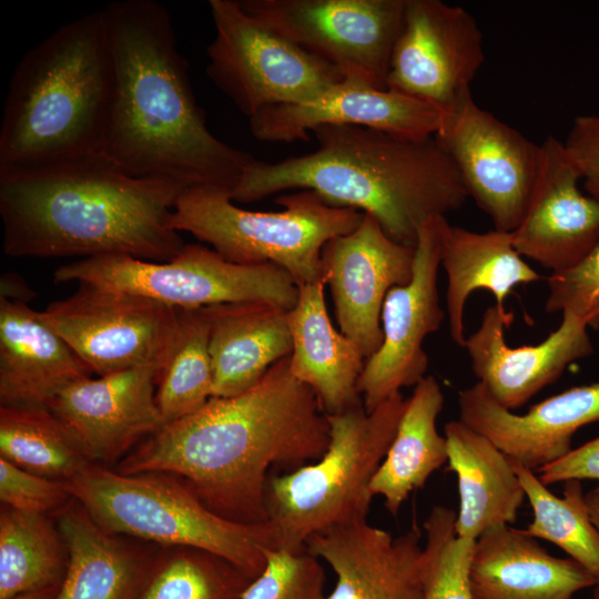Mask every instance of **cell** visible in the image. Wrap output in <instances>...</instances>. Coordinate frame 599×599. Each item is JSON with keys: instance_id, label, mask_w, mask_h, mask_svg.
I'll list each match as a JSON object with an SVG mask.
<instances>
[{"instance_id": "cell-1", "label": "cell", "mask_w": 599, "mask_h": 599, "mask_svg": "<svg viewBox=\"0 0 599 599\" xmlns=\"http://www.w3.org/2000/svg\"><path fill=\"white\" fill-rule=\"evenodd\" d=\"M328 445L327 415L287 356L250 389L164 424L113 468L175 475L219 516L256 525L267 522L270 469L314 463Z\"/></svg>"}, {"instance_id": "cell-2", "label": "cell", "mask_w": 599, "mask_h": 599, "mask_svg": "<svg viewBox=\"0 0 599 599\" xmlns=\"http://www.w3.org/2000/svg\"><path fill=\"white\" fill-rule=\"evenodd\" d=\"M103 12L114 91L101 154L132 176L231 191L254 158L206 126L169 10L154 0H123Z\"/></svg>"}, {"instance_id": "cell-3", "label": "cell", "mask_w": 599, "mask_h": 599, "mask_svg": "<svg viewBox=\"0 0 599 599\" xmlns=\"http://www.w3.org/2000/svg\"><path fill=\"white\" fill-rule=\"evenodd\" d=\"M184 190L172 181L132 176L103 155L0 174L2 248L12 257L167 262L185 245L170 224Z\"/></svg>"}, {"instance_id": "cell-4", "label": "cell", "mask_w": 599, "mask_h": 599, "mask_svg": "<svg viewBox=\"0 0 599 599\" xmlns=\"http://www.w3.org/2000/svg\"><path fill=\"white\" fill-rule=\"evenodd\" d=\"M313 152L278 162L254 159L230 191L235 203L311 190L334 206L374 217L394 241L415 247L422 226L460 209L461 176L436 135L416 138L356 125L312 132Z\"/></svg>"}, {"instance_id": "cell-5", "label": "cell", "mask_w": 599, "mask_h": 599, "mask_svg": "<svg viewBox=\"0 0 599 599\" xmlns=\"http://www.w3.org/2000/svg\"><path fill=\"white\" fill-rule=\"evenodd\" d=\"M114 91L105 14L54 30L16 65L0 128V174L101 154Z\"/></svg>"}, {"instance_id": "cell-6", "label": "cell", "mask_w": 599, "mask_h": 599, "mask_svg": "<svg viewBox=\"0 0 599 599\" xmlns=\"http://www.w3.org/2000/svg\"><path fill=\"white\" fill-rule=\"evenodd\" d=\"M71 496L104 530L159 547H193L232 562L252 579L275 549L267 522L246 525L212 511L180 477L121 474L91 464L65 480Z\"/></svg>"}, {"instance_id": "cell-7", "label": "cell", "mask_w": 599, "mask_h": 599, "mask_svg": "<svg viewBox=\"0 0 599 599\" xmlns=\"http://www.w3.org/2000/svg\"><path fill=\"white\" fill-rule=\"evenodd\" d=\"M406 399L398 393L367 412L364 404L327 415L329 445L316 461L268 478L267 524L275 549L305 550L336 526L367 521L372 479L396 434Z\"/></svg>"}, {"instance_id": "cell-8", "label": "cell", "mask_w": 599, "mask_h": 599, "mask_svg": "<svg viewBox=\"0 0 599 599\" xmlns=\"http://www.w3.org/2000/svg\"><path fill=\"white\" fill-rule=\"evenodd\" d=\"M275 203L283 210L248 211L234 204L229 189L197 185L181 192L170 224L232 263L278 265L301 286L321 278L324 245L354 231L364 215L329 205L311 190L282 194Z\"/></svg>"}, {"instance_id": "cell-9", "label": "cell", "mask_w": 599, "mask_h": 599, "mask_svg": "<svg viewBox=\"0 0 599 599\" xmlns=\"http://www.w3.org/2000/svg\"><path fill=\"white\" fill-rule=\"evenodd\" d=\"M54 281L130 292L181 309L266 302L291 311L298 300V286L281 266L232 263L201 244H185L167 262L128 255L81 258L59 267Z\"/></svg>"}, {"instance_id": "cell-10", "label": "cell", "mask_w": 599, "mask_h": 599, "mask_svg": "<svg viewBox=\"0 0 599 599\" xmlns=\"http://www.w3.org/2000/svg\"><path fill=\"white\" fill-rule=\"evenodd\" d=\"M215 35L206 73L248 119L262 110L311 100L341 82L329 64L248 14L238 0H210Z\"/></svg>"}, {"instance_id": "cell-11", "label": "cell", "mask_w": 599, "mask_h": 599, "mask_svg": "<svg viewBox=\"0 0 599 599\" xmlns=\"http://www.w3.org/2000/svg\"><path fill=\"white\" fill-rule=\"evenodd\" d=\"M343 79L386 89L407 0H238Z\"/></svg>"}, {"instance_id": "cell-12", "label": "cell", "mask_w": 599, "mask_h": 599, "mask_svg": "<svg viewBox=\"0 0 599 599\" xmlns=\"http://www.w3.org/2000/svg\"><path fill=\"white\" fill-rule=\"evenodd\" d=\"M180 309L139 294L80 284L72 295L50 303L40 317L91 373L105 376L160 365Z\"/></svg>"}, {"instance_id": "cell-13", "label": "cell", "mask_w": 599, "mask_h": 599, "mask_svg": "<svg viewBox=\"0 0 599 599\" xmlns=\"http://www.w3.org/2000/svg\"><path fill=\"white\" fill-rule=\"evenodd\" d=\"M436 138L454 161L468 197L495 230L512 232L539 173L541 144L479 106L470 90L444 112Z\"/></svg>"}, {"instance_id": "cell-14", "label": "cell", "mask_w": 599, "mask_h": 599, "mask_svg": "<svg viewBox=\"0 0 599 599\" xmlns=\"http://www.w3.org/2000/svg\"><path fill=\"white\" fill-rule=\"evenodd\" d=\"M484 61L483 33L465 8L440 0H407L386 89L444 113L470 90Z\"/></svg>"}, {"instance_id": "cell-15", "label": "cell", "mask_w": 599, "mask_h": 599, "mask_svg": "<svg viewBox=\"0 0 599 599\" xmlns=\"http://www.w3.org/2000/svg\"><path fill=\"white\" fill-rule=\"evenodd\" d=\"M445 216L425 223L415 246L412 280L392 288L383 304V342L366 358L357 389L369 413L404 387L416 386L428 368L423 347L445 318L439 303L437 277L440 266V223Z\"/></svg>"}, {"instance_id": "cell-16", "label": "cell", "mask_w": 599, "mask_h": 599, "mask_svg": "<svg viewBox=\"0 0 599 599\" xmlns=\"http://www.w3.org/2000/svg\"><path fill=\"white\" fill-rule=\"evenodd\" d=\"M415 247L390 238L368 214L345 235L328 241L321 254V280L328 285L338 329L368 358L383 342L380 315L388 292L407 284Z\"/></svg>"}, {"instance_id": "cell-17", "label": "cell", "mask_w": 599, "mask_h": 599, "mask_svg": "<svg viewBox=\"0 0 599 599\" xmlns=\"http://www.w3.org/2000/svg\"><path fill=\"white\" fill-rule=\"evenodd\" d=\"M159 364H145L64 387L48 405L92 464L110 467L164 424L156 405Z\"/></svg>"}, {"instance_id": "cell-18", "label": "cell", "mask_w": 599, "mask_h": 599, "mask_svg": "<svg viewBox=\"0 0 599 599\" xmlns=\"http://www.w3.org/2000/svg\"><path fill=\"white\" fill-rule=\"evenodd\" d=\"M561 315L558 328L542 342L511 347L505 332L514 314L494 304L485 309L479 327L466 338L464 347L473 373L502 407H521L558 380L571 363L593 354L588 325L569 313Z\"/></svg>"}, {"instance_id": "cell-19", "label": "cell", "mask_w": 599, "mask_h": 599, "mask_svg": "<svg viewBox=\"0 0 599 599\" xmlns=\"http://www.w3.org/2000/svg\"><path fill=\"white\" fill-rule=\"evenodd\" d=\"M580 182L562 141L548 135L531 196L510 237L522 257L551 273L578 263L599 238V201L583 193Z\"/></svg>"}, {"instance_id": "cell-20", "label": "cell", "mask_w": 599, "mask_h": 599, "mask_svg": "<svg viewBox=\"0 0 599 599\" xmlns=\"http://www.w3.org/2000/svg\"><path fill=\"white\" fill-rule=\"evenodd\" d=\"M444 113L424 101L344 79L315 98L268 106L248 119L252 135L263 142L308 141L326 125H356L407 136H432Z\"/></svg>"}, {"instance_id": "cell-21", "label": "cell", "mask_w": 599, "mask_h": 599, "mask_svg": "<svg viewBox=\"0 0 599 599\" xmlns=\"http://www.w3.org/2000/svg\"><path fill=\"white\" fill-rule=\"evenodd\" d=\"M458 412L459 420L537 473L572 449L579 428L599 422V382L568 388L521 415L499 405L477 382L458 393Z\"/></svg>"}, {"instance_id": "cell-22", "label": "cell", "mask_w": 599, "mask_h": 599, "mask_svg": "<svg viewBox=\"0 0 599 599\" xmlns=\"http://www.w3.org/2000/svg\"><path fill=\"white\" fill-rule=\"evenodd\" d=\"M420 540L416 524L394 538L362 521L318 532L305 549L336 575L327 599H423Z\"/></svg>"}, {"instance_id": "cell-23", "label": "cell", "mask_w": 599, "mask_h": 599, "mask_svg": "<svg viewBox=\"0 0 599 599\" xmlns=\"http://www.w3.org/2000/svg\"><path fill=\"white\" fill-rule=\"evenodd\" d=\"M469 580L474 599H572L598 583L573 559L550 555L525 529L509 525L476 540Z\"/></svg>"}, {"instance_id": "cell-24", "label": "cell", "mask_w": 599, "mask_h": 599, "mask_svg": "<svg viewBox=\"0 0 599 599\" xmlns=\"http://www.w3.org/2000/svg\"><path fill=\"white\" fill-rule=\"evenodd\" d=\"M52 516L69 555L53 599H136L161 547L104 530L73 497Z\"/></svg>"}, {"instance_id": "cell-25", "label": "cell", "mask_w": 599, "mask_h": 599, "mask_svg": "<svg viewBox=\"0 0 599 599\" xmlns=\"http://www.w3.org/2000/svg\"><path fill=\"white\" fill-rule=\"evenodd\" d=\"M91 374L40 312L0 298V406L48 408L64 387Z\"/></svg>"}, {"instance_id": "cell-26", "label": "cell", "mask_w": 599, "mask_h": 599, "mask_svg": "<svg viewBox=\"0 0 599 599\" xmlns=\"http://www.w3.org/2000/svg\"><path fill=\"white\" fill-rule=\"evenodd\" d=\"M324 288L321 278L298 286L297 303L288 311L290 369L315 393L323 410L333 415L363 403L357 384L366 357L333 326Z\"/></svg>"}, {"instance_id": "cell-27", "label": "cell", "mask_w": 599, "mask_h": 599, "mask_svg": "<svg viewBox=\"0 0 599 599\" xmlns=\"http://www.w3.org/2000/svg\"><path fill=\"white\" fill-rule=\"evenodd\" d=\"M205 307L212 397H230L250 389L275 363L291 355L288 311L266 302Z\"/></svg>"}, {"instance_id": "cell-28", "label": "cell", "mask_w": 599, "mask_h": 599, "mask_svg": "<svg viewBox=\"0 0 599 599\" xmlns=\"http://www.w3.org/2000/svg\"><path fill=\"white\" fill-rule=\"evenodd\" d=\"M444 436L458 484L457 536L477 540L494 527L515 522L526 495L511 460L459 419L446 423Z\"/></svg>"}, {"instance_id": "cell-29", "label": "cell", "mask_w": 599, "mask_h": 599, "mask_svg": "<svg viewBox=\"0 0 599 599\" xmlns=\"http://www.w3.org/2000/svg\"><path fill=\"white\" fill-rule=\"evenodd\" d=\"M440 266L447 275L446 305L453 342L465 346L464 311L469 296L490 292L495 304L505 306L509 293L520 284L541 280L512 245L510 233L497 230L474 232L440 223Z\"/></svg>"}, {"instance_id": "cell-30", "label": "cell", "mask_w": 599, "mask_h": 599, "mask_svg": "<svg viewBox=\"0 0 599 599\" xmlns=\"http://www.w3.org/2000/svg\"><path fill=\"white\" fill-rule=\"evenodd\" d=\"M444 402L434 376H425L406 399L396 434L369 486L372 496L383 497L392 516H397L410 493L423 488L448 461L446 437L437 429Z\"/></svg>"}, {"instance_id": "cell-31", "label": "cell", "mask_w": 599, "mask_h": 599, "mask_svg": "<svg viewBox=\"0 0 599 599\" xmlns=\"http://www.w3.org/2000/svg\"><path fill=\"white\" fill-rule=\"evenodd\" d=\"M68 549L54 517L0 509V599L59 588Z\"/></svg>"}, {"instance_id": "cell-32", "label": "cell", "mask_w": 599, "mask_h": 599, "mask_svg": "<svg viewBox=\"0 0 599 599\" xmlns=\"http://www.w3.org/2000/svg\"><path fill=\"white\" fill-rule=\"evenodd\" d=\"M0 457L62 481L92 464L71 429L45 407L0 406Z\"/></svg>"}, {"instance_id": "cell-33", "label": "cell", "mask_w": 599, "mask_h": 599, "mask_svg": "<svg viewBox=\"0 0 599 599\" xmlns=\"http://www.w3.org/2000/svg\"><path fill=\"white\" fill-rule=\"evenodd\" d=\"M206 307L180 309L169 348L158 367L155 399L163 424L202 408L213 393Z\"/></svg>"}, {"instance_id": "cell-34", "label": "cell", "mask_w": 599, "mask_h": 599, "mask_svg": "<svg viewBox=\"0 0 599 599\" xmlns=\"http://www.w3.org/2000/svg\"><path fill=\"white\" fill-rule=\"evenodd\" d=\"M511 465L532 509V520L525 529L526 534L562 549L599 585V531L591 521L581 481L566 480L562 497H558L535 471L515 460Z\"/></svg>"}, {"instance_id": "cell-35", "label": "cell", "mask_w": 599, "mask_h": 599, "mask_svg": "<svg viewBox=\"0 0 599 599\" xmlns=\"http://www.w3.org/2000/svg\"><path fill=\"white\" fill-rule=\"evenodd\" d=\"M252 580L206 550L161 547L136 599H242Z\"/></svg>"}, {"instance_id": "cell-36", "label": "cell", "mask_w": 599, "mask_h": 599, "mask_svg": "<svg viewBox=\"0 0 599 599\" xmlns=\"http://www.w3.org/2000/svg\"><path fill=\"white\" fill-rule=\"evenodd\" d=\"M457 512L434 506L424 522L423 599H474L469 570L476 540L456 534Z\"/></svg>"}, {"instance_id": "cell-37", "label": "cell", "mask_w": 599, "mask_h": 599, "mask_svg": "<svg viewBox=\"0 0 599 599\" xmlns=\"http://www.w3.org/2000/svg\"><path fill=\"white\" fill-rule=\"evenodd\" d=\"M324 585L323 566L306 549H272L263 572L251 581L242 599H327Z\"/></svg>"}, {"instance_id": "cell-38", "label": "cell", "mask_w": 599, "mask_h": 599, "mask_svg": "<svg viewBox=\"0 0 599 599\" xmlns=\"http://www.w3.org/2000/svg\"><path fill=\"white\" fill-rule=\"evenodd\" d=\"M548 313H569L599 329V238L575 265L547 278Z\"/></svg>"}, {"instance_id": "cell-39", "label": "cell", "mask_w": 599, "mask_h": 599, "mask_svg": "<svg viewBox=\"0 0 599 599\" xmlns=\"http://www.w3.org/2000/svg\"><path fill=\"white\" fill-rule=\"evenodd\" d=\"M71 499L64 481L30 473L0 457L1 505L51 516Z\"/></svg>"}, {"instance_id": "cell-40", "label": "cell", "mask_w": 599, "mask_h": 599, "mask_svg": "<svg viewBox=\"0 0 599 599\" xmlns=\"http://www.w3.org/2000/svg\"><path fill=\"white\" fill-rule=\"evenodd\" d=\"M562 143L587 194L599 201V114L576 116Z\"/></svg>"}, {"instance_id": "cell-41", "label": "cell", "mask_w": 599, "mask_h": 599, "mask_svg": "<svg viewBox=\"0 0 599 599\" xmlns=\"http://www.w3.org/2000/svg\"><path fill=\"white\" fill-rule=\"evenodd\" d=\"M536 474L546 486L570 479L599 481V437L571 449Z\"/></svg>"}, {"instance_id": "cell-42", "label": "cell", "mask_w": 599, "mask_h": 599, "mask_svg": "<svg viewBox=\"0 0 599 599\" xmlns=\"http://www.w3.org/2000/svg\"><path fill=\"white\" fill-rule=\"evenodd\" d=\"M35 297L22 276L13 272H4L0 278V298L27 303Z\"/></svg>"}, {"instance_id": "cell-43", "label": "cell", "mask_w": 599, "mask_h": 599, "mask_svg": "<svg viewBox=\"0 0 599 599\" xmlns=\"http://www.w3.org/2000/svg\"><path fill=\"white\" fill-rule=\"evenodd\" d=\"M592 524L599 531V486L585 494ZM593 598L599 599V585L593 587Z\"/></svg>"}, {"instance_id": "cell-44", "label": "cell", "mask_w": 599, "mask_h": 599, "mask_svg": "<svg viewBox=\"0 0 599 599\" xmlns=\"http://www.w3.org/2000/svg\"><path fill=\"white\" fill-rule=\"evenodd\" d=\"M59 588H47L17 595L9 599H53Z\"/></svg>"}]
</instances>
